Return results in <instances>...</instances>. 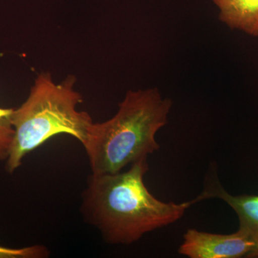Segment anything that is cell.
I'll list each match as a JSON object with an SVG mask.
<instances>
[{
  "instance_id": "4",
  "label": "cell",
  "mask_w": 258,
  "mask_h": 258,
  "mask_svg": "<svg viewBox=\"0 0 258 258\" xmlns=\"http://www.w3.org/2000/svg\"><path fill=\"white\" fill-rule=\"evenodd\" d=\"M257 248L255 242L240 229L228 235L189 229L179 253L190 258L249 257Z\"/></svg>"
},
{
  "instance_id": "5",
  "label": "cell",
  "mask_w": 258,
  "mask_h": 258,
  "mask_svg": "<svg viewBox=\"0 0 258 258\" xmlns=\"http://www.w3.org/2000/svg\"><path fill=\"white\" fill-rule=\"evenodd\" d=\"M205 191L210 198H218L225 202L236 212L240 222V230L243 231L257 244L258 252V195L234 196L224 189L217 178V171L210 169L207 179Z\"/></svg>"
},
{
  "instance_id": "1",
  "label": "cell",
  "mask_w": 258,
  "mask_h": 258,
  "mask_svg": "<svg viewBox=\"0 0 258 258\" xmlns=\"http://www.w3.org/2000/svg\"><path fill=\"white\" fill-rule=\"evenodd\" d=\"M149 169L147 158L125 171L90 176L81 212L107 243L133 244L146 234L177 222L191 205L210 199L204 191L186 203L160 201L144 183Z\"/></svg>"
},
{
  "instance_id": "2",
  "label": "cell",
  "mask_w": 258,
  "mask_h": 258,
  "mask_svg": "<svg viewBox=\"0 0 258 258\" xmlns=\"http://www.w3.org/2000/svg\"><path fill=\"white\" fill-rule=\"evenodd\" d=\"M171 106L157 88L128 91L114 116L90 126L83 147L92 174H116L159 150L156 135Z\"/></svg>"
},
{
  "instance_id": "3",
  "label": "cell",
  "mask_w": 258,
  "mask_h": 258,
  "mask_svg": "<svg viewBox=\"0 0 258 258\" xmlns=\"http://www.w3.org/2000/svg\"><path fill=\"white\" fill-rule=\"evenodd\" d=\"M76 83L74 76L57 84L50 73H41L26 101L13 108L11 121L15 135L5 161L9 174L18 170L28 154L55 136L67 134L83 146L86 143L93 122L87 112L78 111L83 97L75 89Z\"/></svg>"
},
{
  "instance_id": "7",
  "label": "cell",
  "mask_w": 258,
  "mask_h": 258,
  "mask_svg": "<svg viewBox=\"0 0 258 258\" xmlns=\"http://www.w3.org/2000/svg\"><path fill=\"white\" fill-rule=\"evenodd\" d=\"M13 108H0V161H5L9 155L14 138L15 130L12 124Z\"/></svg>"
},
{
  "instance_id": "9",
  "label": "cell",
  "mask_w": 258,
  "mask_h": 258,
  "mask_svg": "<svg viewBox=\"0 0 258 258\" xmlns=\"http://www.w3.org/2000/svg\"><path fill=\"white\" fill-rule=\"evenodd\" d=\"M258 257V252H257V253L254 254L253 257Z\"/></svg>"
},
{
  "instance_id": "6",
  "label": "cell",
  "mask_w": 258,
  "mask_h": 258,
  "mask_svg": "<svg viewBox=\"0 0 258 258\" xmlns=\"http://www.w3.org/2000/svg\"><path fill=\"white\" fill-rule=\"evenodd\" d=\"M220 18L231 28L258 36V0H213Z\"/></svg>"
},
{
  "instance_id": "8",
  "label": "cell",
  "mask_w": 258,
  "mask_h": 258,
  "mask_svg": "<svg viewBox=\"0 0 258 258\" xmlns=\"http://www.w3.org/2000/svg\"><path fill=\"white\" fill-rule=\"evenodd\" d=\"M50 254L46 247L35 244L23 248H10L0 245V258H45Z\"/></svg>"
}]
</instances>
